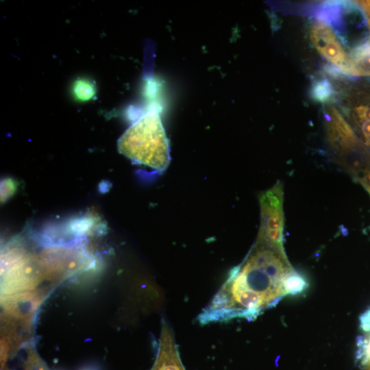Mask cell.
Returning a JSON list of instances; mask_svg holds the SVG:
<instances>
[{
    "mask_svg": "<svg viewBox=\"0 0 370 370\" xmlns=\"http://www.w3.org/2000/svg\"><path fill=\"white\" fill-rule=\"evenodd\" d=\"M311 95L316 101L325 102L333 97L334 90L327 79H320L313 83Z\"/></svg>",
    "mask_w": 370,
    "mask_h": 370,
    "instance_id": "8",
    "label": "cell"
},
{
    "mask_svg": "<svg viewBox=\"0 0 370 370\" xmlns=\"http://www.w3.org/2000/svg\"><path fill=\"white\" fill-rule=\"evenodd\" d=\"M360 328L364 334H370V307L360 315Z\"/></svg>",
    "mask_w": 370,
    "mask_h": 370,
    "instance_id": "10",
    "label": "cell"
},
{
    "mask_svg": "<svg viewBox=\"0 0 370 370\" xmlns=\"http://www.w3.org/2000/svg\"><path fill=\"white\" fill-rule=\"evenodd\" d=\"M260 227L257 241L284 247L283 188L278 182L260 197Z\"/></svg>",
    "mask_w": 370,
    "mask_h": 370,
    "instance_id": "4",
    "label": "cell"
},
{
    "mask_svg": "<svg viewBox=\"0 0 370 370\" xmlns=\"http://www.w3.org/2000/svg\"><path fill=\"white\" fill-rule=\"evenodd\" d=\"M310 38L319 53L335 66L337 73L356 75L351 58L347 56L329 25L320 20L313 23L310 29Z\"/></svg>",
    "mask_w": 370,
    "mask_h": 370,
    "instance_id": "5",
    "label": "cell"
},
{
    "mask_svg": "<svg viewBox=\"0 0 370 370\" xmlns=\"http://www.w3.org/2000/svg\"><path fill=\"white\" fill-rule=\"evenodd\" d=\"M119 151L134 163L164 171L170 162L169 140L158 108L153 106L119 138Z\"/></svg>",
    "mask_w": 370,
    "mask_h": 370,
    "instance_id": "2",
    "label": "cell"
},
{
    "mask_svg": "<svg viewBox=\"0 0 370 370\" xmlns=\"http://www.w3.org/2000/svg\"><path fill=\"white\" fill-rule=\"evenodd\" d=\"M360 4L362 6L364 10H365L368 21L370 24V1H360Z\"/></svg>",
    "mask_w": 370,
    "mask_h": 370,
    "instance_id": "11",
    "label": "cell"
},
{
    "mask_svg": "<svg viewBox=\"0 0 370 370\" xmlns=\"http://www.w3.org/2000/svg\"><path fill=\"white\" fill-rule=\"evenodd\" d=\"M73 92L78 99L88 101L95 96V88L90 81L80 79L75 82Z\"/></svg>",
    "mask_w": 370,
    "mask_h": 370,
    "instance_id": "9",
    "label": "cell"
},
{
    "mask_svg": "<svg viewBox=\"0 0 370 370\" xmlns=\"http://www.w3.org/2000/svg\"><path fill=\"white\" fill-rule=\"evenodd\" d=\"M293 269L284 248L256 241L197 320L201 324L236 318L254 320L286 296L284 281Z\"/></svg>",
    "mask_w": 370,
    "mask_h": 370,
    "instance_id": "1",
    "label": "cell"
},
{
    "mask_svg": "<svg viewBox=\"0 0 370 370\" xmlns=\"http://www.w3.org/2000/svg\"><path fill=\"white\" fill-rule=\"evenodd\" d=\"M319 16L330 24L343 42L351 46L350 36L355 44V49L366 43L369 39V25L366 17L356 4L346 1L328 2L322 5Z\"/></svg>",
    "mask_w": 370,
    "mask_h": 370,
    "instance_id": "3",
    "label": "cell"
},
{
    "mask_svg": "<svg viewBox=\"0 0 370 370\" xmlns=\"http://www.w3.org/2000/svg\"><path fill=\"white\" fill-rule=\"evenodd\" d=\"M308 286L306 279L295 269L287 274L284 281V291L286 295H300Z\"/></svg>",
    "mask_w": 370,
    "mask_h": 370,
    "instance_id": "6",
    "label": "cell"
},
{
    "mask_svg": "<svg viewBox=\"0 0 370 370\" xmlns=\"http://www.w3.org/2000/svg\"><path fill=\"white\" fill-rule=\"evenodd\" d=\"M356 361L364 369L370 367V334L357 338Z\"/></svg>",
    "mask_w": 370,
    "mask_h": 370,
    "instance_id": "7",
    "label": "cell"
}]
</instances>
